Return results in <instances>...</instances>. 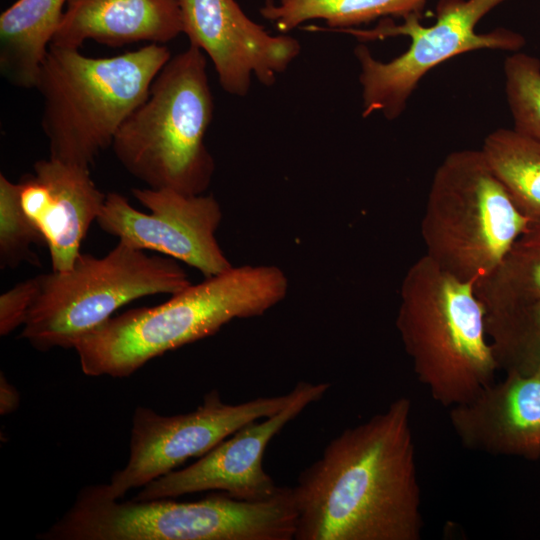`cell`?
I'll use <instances>...</instances> for the list:
<instances>
[{"label": "cell", "mask_w": 540, "mask_h": 540, "mask_svg": "<svg viewBox=\"0 0 540 540\" xmlns=\"http://www.w3.org/2000/svg\"><path fill=\"white\" fill-rule=\"evenodd\" d=\"M296 509L290 487L270 498L240 500L221 492L193 502L170 498L119 502L94 486L39 536L50 540H291Z\"/></svg>", "instance_id": "8992f818"}, {"label": "cell", "mask_w": 540, "mask_h": 540, "mask_svg": "<svg viewBox=\"0 0 540 540\" xmlns=\"http://www.w3.org/2000/svg\"><path fill=\"white\" fill-rule=\"evenodd\" d=\"M486 330L500 370L540 372V300L486 312Z\"/></svg>", "instance_id": "44dd1931"}, {"label": "cell", "mask_w": 540, "mask_h": 540, "mask_svg": "<svg viewBox=\"0 0 540 540\" xmlns=\"http://www.w3.org/2000/svg\"><path fill=\"white\" fill-rule=\"evenodd\" d=\"M20 402L15 387L1 374L0 377V413L6 415L17 409Z\"/></svg>", "instance_id": "d4e9b609"}, {"label": "cell", "mask_w": 540, "mask_h": 540, "mask_svg": "<svg viewBox=\"0 0 540 540\" xmlns=\"http://www.w3.org/2000/svg\"><path fill=\"white\" fill-rule=\"evenodd\" d=\"M68 0H17L0 16V73L12 86L35 88Z\"/></svg>", "instance_id": "e0dca14e"}, {"label": "cell", "mask_w": 540, "mask_h": 540, "mask_svg": "<svg viewBox=\"0 0 540 540\" xmlns=\"http://www.w3.org/2000/svg\"><path fill=\"white\" fill-rule=\"evenodd\" d=\"M475 286L426 255L401 284L396 328L403 347L419 382L447 408L470 400L500 370Z\"/></svg>", "instance_id": "3957f363"}, {"label": "cell", "mask_w": 540, "mask_h": 540, "mask_svg": "<svg viewBox=\"0 0 540 540\" xmlns=\"http://www.w3.org/2000/svg\"><path fill=\"white\" fill-rule=\"evenodd\" d=\"M506 0H438L436 21L430 26L412 14L399 24L380 19L374 28L338 30L360 44L354 54L360 64L362 116L380 112L388 120L398 118L420 80L433 68L463 53L495 49L516 52L525 38L499 27L477 33L476 25Z\"/></svg>", "instance_id": "52a82bcc"}, {"label": "cell", "mask_w": 540, "mask_h": 540, "mask_svg": "<svg viewBox=\"0 0 540 540\" xmlns=\"http://www.w3.org/2000/svg\"><path fill=\"white\" fill-rule=\"evenodd\" d=\"M33 244L46 245L40 230L22 208L19 187L0 174V265L16 268L23 262L38 264Z\"/></svg>", "instance_id": "603a6c76"}, {"label": "cell", "mask_w": 540, "mask_h": 540, "mask_svg": "<svg viewBox=\"0 0 540 540\" xmlns=\"http://www.w3.org/2000/svg\"><path fill=\"white\" fill-rule=\"evenodd\" d=\"M274 265L232 266L154 307L111 317L75 344L88 376L128 377L151 359L215 334L234 319L263 315L288 292Z\"/></svg>", "instance_id": "7a4b0ae2"}, {"label": "cell", "mask_w": 540, "mask_h": 540, "mask_svg": "<svg viewBox=\"0 0 540 540\" xmlns=\"http://www.w3.org/2000/svg\"><path fill=\"white\" fill-rule=\"evenodd\" d=\"M475 288L486 312L540 300V218L529 222L495 271Z\"/></svg>", "instance_id": "ffe728a7"}, {"label": "cell", "mask_w": 540, "mask_h": 540, "mask_svg": "<svg viewBox=\"0 0 540 540\" xmlns=\"http://www.w3.org/2000/svg\"><path fill=\"white\" fill-rule=\"evenodd\" d=\"M480 150L517 208L530 220L539 219L540 142L500 128L487 135Z\"/></svg>", "instance_id": "d6986e66"}, {"label": "cell", "mask_w": 540, "mask_h": 540, "mask_svg": "<svg viewBox=\"0 0 540 540\" xmlns=\"http://www.w3.org/2000/svg\"><path fill=\"white\" fill-rule=\"evenodd\" d=\"M451 427L466 449L540 459V372L505 373L470 400L450 407Z\"/></svg>", "instance_id": "9a60e30c"}, {"label": "cell", "mask_w": 540, "mask_h": 540, "mask_svg": "<svg viewBox=\"0 0 540 540\" xmlns=\"http://www.w3.org/2000/svg\"><path fill=\"white\" fill-rule=\"evenodd\" d=\"M295 540H419L421 492L411 401L342 431L291 487Z\"/></svg>", "instance_id": "6da1fadb"}, {"label": "cell", "mask_w": 540, "mask_h": 540, "mask_svg": "<svg viewBox=\"0 0 540 540\" xmlns=\"http://www.w3.org/2000/svg\"><path fill=\"white\" fill-rule=\"evenodd\" d=\"M182 28L190 45L205 52L214 64L221 87L245 96L251 76L272 86L301 51L287 35H270L252 21L235 0H178Z\"/></svg>", "instance_id": "4fadbf2b"}, {"label": "cell", "mask_w": 540, "mask_h": 540, "mask_svg": "<svg viewBox=\"0 0 540 540\" xmlns=\"http://www.w3.org/2000/svg\"><path fill=\"white\" fill-rule=\"evenodd\" d=\"M38 275L18 283L0 296V335L6 336L24 325L28 311L37 295Z\"/></svg>", "instance_id": "cb8c5ba5"}, {"label": "cell", "mask_w": 540, "mask_h": 540, "mask_svg": "<svg viewBox=\"0 0 540 540\" xmlns=\"http://www.w3.org/2000/svg\"><path fill=\"white\" fill-rule=\"evenodd\" d=\"M23 210L40 230L49 249L52 271L70 270L106 195L89 168L53 158L34 163L17 182Z\"/></svg>", "instance_id": "5bb4252c"}, {"label": "cell", "mask_w": 540, "mask_h": 540, "mask_svg": "<svg viewBox=\"0 0 540 540\" xmlns=\"http://www.w3.org/2000/svg\"><path fill=\"white\" fill-rule=\"evenodd\" d=\"M206 65L192 45L171 57L113 139L118 161L149 188L200 195L211 183L215 164L204 139L214 101Z\"/></svg>", "instance_id": "5b68a950"}, {"label": "cell", "mask_w": 540, "mask_h": 540, "mask_svg": "<svg viewBox=\"0 0 540 540\" xmlns=\"http://www.w3.org/2000/svg\"><path fill=\"white\" fill-rule=\"evenodd\" d=\"M131 193L150 213L138 211L119 193H108L96 221L104 232L133 248L188 264L205 278L232 267L216 240L222 211L213 195L149 187Z\"/></svg>", "instance_id": "8fae6325"}, {"label": "cell", "mask_w": 540, "mask_h": 540, "mask_svg": "<svg viewBox=\"0 0 540 540\" xmlns=\"http://www.w3.org/2000/svg\"><path fill=\"white\" fill-rule=\"evenodd\" d=\"M294 394L293 388L278 396L228 404L212 390L194 411L170 416L138 407L132 418L126 466L116 471L108 484L94 488L106 498L119 500L129 490L142 488L188 459L205 455L242 426L277 413Z\"/></svg>", "instance_id": "30bf717a"}, {"label": "cell", "mask_w": 540, "mask_h": 540, "mask_svg": "<svg viewBox=\"0 0 540 540\" xmlns=\"http://www.w3.org/2000/svg\"><path fill=\"white\" fill-rule=\"evenodd\" d=\"M170 58L169 49L156 43L99 58L50 45L35 85L49 157L90 168Z\"/></svg>", "instance_id": "277c9868"}, {"label": "cell", "mask_w": 540, "mask_h": 540, "mask_svg": "<svg viewBox=\"0 0 540 540\" xmlns=\"http://www.w3.org/2000/svg\"><path fill=\"white\" fill-rule=\"evenodd\" d=\"M50 45L79 49L86 40L108 46L165 44L183 32L178 0H68Z\"/></svg>", "instance_id": "2e32d148"}, {"label": "cell", "mask_w": 540, "mask_h": 540, "mask_svg": "<svg viewBox=\"0 0 540 540\" xmlns=\"http://www.w3.org/2000/svg\"><path fill=\"white\" fill-rule=\"evenodd\" d=\"M503 70L514 129L540 142V60L516 51L505 59Z\"/></svg>", "instance_id": "7402d4cb"}, {"label": "cell", "mask_w": 540, "mask_h": 540, "mask_svg": "<svg viewBox=\"0 0 540 540\" xmlns=\"http://www.w3.org/2000/svg\"><path fill=\"white\" fill-rule=\"evenodd\" d=\"M530 221L481 150L463 149L448 154L436 169L420 231L427 257L477 285L495 271Z\"/></svg>", "instance_id": "ba28073f"}, {"label": "cell", "mask_w": 540, "mask_h": 540, "mask_svg": "<svg viewBox=\"0 0 540 540\" xmlns=\"http://www.w3.org/2000/svg\"><path fill=\"white\" fill-rule=\"evenodd\" d=\"M329 388L327 382H298L293 398L280 411L242 426L193 464L143 486L133 499L175 498L208 490L240 500L270 498L279 487L263 467L268 444L308 405L322 399Z\"/></svg>", "instance_id": "7c38bea8"}, {"label": "cell", "mask_w": 540, "mask_h": 540, "mask_svg": "<svg viewBox=\"0 0 540 540\" xmlns=\"http://www.w3.org/2000/svg\"><path fill=\"white\" fill-rule=\"evenodd\" d=\"M427 0H265L260 15L281 33L308 20H323L327 30L356 28L377 19L423 16Z\"/></svg>", "instance_id": "ac0fdd59"}, {"label": "cell", "mask_w": 540, "mask_h": 540, "mask_svg": "<svg viewBox=\"0 0 540 540\" xmlns=\"http://www.w3.org/2000/svg\"><path fill=\"white\" fill-rule=\"evenodd\" d=\"M38 278L21 338L40 351L74 348L123 305L145 296L173 295L192 284L175 259L121 241L101 258L80 253L70 270Z\"/></svg>", "instance_id": "9c48e42d"}]
</instances>
